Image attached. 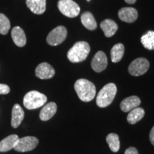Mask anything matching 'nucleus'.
Returning <instances> with one entry per match:
<instances>
[{"instance_id":"9b49d317","label":"nucleus","mask_w":154,"mask_h":154,"mask_svg":"<svg viewBox=\"0 0 154 154\" xmlns=\"http://www.w3.org/2000/svg\"><path fill=\"white\" fill-rule=\"evenodd\" d=\"M119 17L123 22H134L138 18V11L133 7H124L119 10Z\"/></svg>"},{"instance_id":"39448f33","label":"nucleus","mask_w":154,"mask_h":154,"mask_svg":"<svg viewBox=\"0 0 154 154\" xmlns=\"http://www.w3.org/2000/svg\"><path fill=\"white\" fill-rule=\"evenodd\" d=\"M58 8L62 14L69 18H74L79 14L80 7L73 0H59Z\"/></svg>"},{"instance_id":"6ab92c4d","label":"nucleus","mask_w":154,"mask_h":154,"mask_svg":"<svg viewBox=\"0 0 154 154\" xmlns=\"http://www.w3.org/2000/svg\"><path fill=\"white\" fill-rule=\"evenodd\" d=\"M145 115V111L143 108L136 107L129 111L127 116V121L131 124H135L141 120Z\"/></svg>"},{"instance_id":"ddd939ff","label":"nucleus","mask_w":154,"mask_h":154,"mask_svg":"<svg viewBox=\"0 0 154 154\" xmlns=\"http://www.w3.org/2000/svg\"><path fill=\"white\" fill-rule=\"evenodd\" d=\"M140 104V99L136 96L127 97L121 101L120 107L124 112H128L135 108L138 107Z\"/></svg>"},{"instance_id":"9d476101","label":"nucleus","mask_w":154,"mask_h":154,"mask_svg":"<svg viewBox=\"0 0 154 154\" xmlns=\"http://www.w3.org/2000/svg\"><path fill=\"white\" fill-rule=\"evenodd\" d=\"M54 74V69L47 62H43L38 64L35 70L36 76L41 79H49L52 78Z\"/></svg>"},{"instance_id":"20e7f679","label":"nucleus","mask_w":154,"mask_h":154,"mask_svg":"<svg viewBox=\"0 0 154 154\" xmlns=\"http://www.w3.org/2000/svg\"><path fill=\"white\" fill-rule=\"evenodd\" d=\"M47 97L37 91H31L24 96L23 103L25 108L29 110L42 107L47 103Z\"/></svg>"},{"instance_id":"4468645a","label":"nucleus","mask_w":154,"mask_h":154,"mask_svg":"<svg viewBox=\"0 0 154 154\" xmlns=\"http://www.w3.org/2000/svg\"><path fill=\"white\" fill-rule=\"evenodd\" d=\"M57 111V106L54 102H49L42 109L39 113V118L42 121H46L51 119Z\"/></svg>"},{"instance_id":"2eb2a0df","label":"nucleus","mask_w":154,"mask_h":154,"mask_svg":"<svg viewBox=\"0 0 154 154\" xmlns=\"http://www.w3.org/2000/svg\"><path fill=\"white\" fill-rule=\"evenodd\" d=\"M11 38L17 47H23L26 45V38L24 30L19 26H14L11 30Z\"/></svg>"},{"instance_id":"7ed1b4c3","label":"nucleus","mask_w":154,"mask_h":154,"mask_svg":"<svg viewBox=\"0 0 154 154\" xmlns=\"http://www.w3.org/2000/svg\"><path fill=\"white\" fill-rule=\"evenodd\" d=\"M117 92L115 84L109 83L101 88L96 97V104L99 107H107L112 103Z\"/></svg>"},{"instance_id":"4be33fe9","label":"nucleus","mask_w":154,"mask_h":154,"mask_svg":"<svg viewBox=\"0 0 154 154\" xmlns=\"http://www.w3.org/2000/svg\"><path fill=\"white\" fill-rule=\"evenodd\" d=\"M106 142L109 144V148L113 152L119 151L120 149V140L119 137L116 134H109L106 136Z\"/></svg>"},{"instance_id":"f03ea898","label":"nucleus","mask_w":154,"mask_h":154,"mask_svg":"<svg viewBox=\"0 0 154 154\" xmlns=\"http://www.w3.org/2000/svg\"><path fill=\"white\" fill-rule=\"evenodd\" d=\"M90 52V46L86 42H78L69 50L67 57L71 62L78 63L84 61Z\"/></svg>"},{"instance_id":"423d86ee","label":"nucleus","mask_w":154,"mask_h":154,"mask_svg":"<svg viewBox=\"0 0 154 154\" xmlns=\"http://www.w3.org/2000/svg\"><path fill=\"white\" fill-rule=\"evenodd\" d=\"M149 61L145 58H138L133 61L128 66V72L134 76H141L149 70Z\"/></svg>"},{"instance_id":"f3484780","label":"nucleus","mask_w":154,"mask_h":154,"mask_svg":"<svg viewBox=\"0 0 154 154\" xmlns=\"http://www.w3.org/2000/svg\"><path fill=\"white\" fill-rule=\"evenodd\" d=\"M26 3L34 14H42L46 11V0H26Z\"/></svg>"},{"instance_id":"a211bd4d","label":"nucleus","mask_w":154,"mask_h":154,"mask_svg":"<svg viewBox=\"0 0 154 154\" xmlns=\"http://www.w3.org/2000/svg\"><path fill=\"white\" fill-rule=\"evenodd\" d=\"M100 26L106 37L113 36L118 30V25L112 19H105L101 23Z\"/></svg>"},{"instance_id":"dca6fc26","label":"nucleus","mask_w":154,"mask_h":154,"mask_svg":"<svg viewBox=\"0 0 154 154\" xmlns=\"http://www.w3.org/2000/svg\"><path fill=\"white\" fill-rule=\"evenodd\" d=\"M19 136L11 134L0 141V152H7L14 149L19 140Z\"/></svg>"},{"instance_id":"cd10ccee","label":"nucleus","mask_w":154,"mask_h":154,"mask_svg":"<svg viewBox=\"0 0 154 154\" xmlns=\"http://www.w3.org/2000/svg\"><path fill=\"white\" fill-rule=\"evenodd\" d=\"M126 3L130 4V5H132V4H134L136 2V0H125Z\"/></svg>"},{"instance_id":"f8f14e48","label":"nucleus","mask_w":154,"mask_h":154,"mask_svg":"<svg viewBox=\"0 0 154 154\" xmlns=\"http://www.w3.org/2000/svg\"><path fill=\"white\" fill-rule=\"evenodd\" d=\"M24 118V111L21 106L16 103L14 105L11 111V125L13 128H16L19 127Z\"/></svg>"},{"instance_id":"393cba45","label":"nucleus","mask_w":154,"mask_h":154,"mask_svg":"<svg viewBox=\"0 0 154 154\" xmlns=\"http://www.w3.org/2000/svg\"><path fill=\"white\" fill-rule=\"evenodd\" d=\"M10 92V88L8 85L0 84V95L1 94H7Z\"/></svg>"},{"instance_id":"6e6552de","label":"nucleus","mask_w":154,"mask_h":154,"mask_svg":"<svg viewBox=\"0 0 154 154\" xmlns=\"http://www.w3.org/2000/svg\"><path fill=\"white\" fill-rule=\"evenodd\" d=\"M38 143L37 138L34 136H25L19 138L14 147V150L18 152H27L35 149Z\"/></svg>"},{"instance_id":"0eeeda50","label":"nucleus","mask_w":154,"mask_h":154,"mask_svg":"<svg viewBox=\"0 0 154 154\" xmlns=\"http://www.w3.org/2000/svg\"><path fill=\"white\" fill-rule=\"evenodd\" d=\"M66 36V28L63 26H59L49 32L47 37V42L49 45L57 46L62 43Z\"/></svg>"},{"instance_id":"aec40b11","label":"nucleus","mask_w":154,"mask_h":154,"mask_svg":"<svg viewBox=\"0 0 154 154\" xmlns=\"http://www.w3.org/2000/svg\"><path fill=\"white\" fill-rule=\"evenodd\" d=\"M81 21L82 24L88 30H94L97 27V23L93 14L91 12H84L81 17Z\"/></svg>"},{"instance_id":"bb28decb","label":"nucleus","mask_w":154,"mask_h":154,"mask_svg":"<svg viewBox=\"0 0 154 154\" xmlns=\"http://www.w3.org/2000/svg\"><path fill=\"white\" fill-rule=\"evenodd\" d=\"M149 138H150V141H151V143L154 146V126L152 128V129L151 130V132H150Z\"/></svg>"},{"instance_id":"a878e982","label":"nucleus","mask_w":154,"mask_h":154,"mask_svg":"<svg viewBox=\"0 0 154 154\" xmlns=\"http://www.w3.org/2000/svg\"><path fill=\"white\" fill-rule=\"evenodd\" d=\"M125 154H138L137 149L134 147H129L125 151Z\"/></svg>"},{"instance_id":"1a4fd4ad","label":"nucleus","mask_w":154,"mask_h":154,"mask_svg":"<svg viewBox=\"0 0 154 154\" xmlns=\"http://www.w3.org/2000/svg\"><path fill=\"white\" fill-rule=\"evenodd\" d=\"M108 64V59L104 52L99 51L96 54L91 61V67L96 72H101L105 70Z\"/></svg>"},{"instance_id":"c85d7f7f","label":"nucleus","mask_w":154,"mask_h":154,"mask_svg":"<svg viewBox=\"0 0 154 154\" xmlns=\"http://www.w3.org/2000/svg\"><path fill=\"white\" fill-rule=\"evenodd\" d=\"M87 1H88V2H89V1H90V0H87Z\"/></svg>"},{"instance_id":"f257e3e1","label":"nucleus","mask_w":154,"mask_h":154,"mask_svg":"<svg viewBox=\"0 0 154 154\" xmlns=\"http://www.w3.org/2000/svg\"><path fill=\"white\" fill-rule=\"evenodd\" d=\"M74 89L82 101H91L96 96V86L93 83L85 79L77 80L74 84Z\"/></svg>"},{"instance_id":"412c9836","label":"nucleus","mask_w":154,"mask_h":154,"mask_svg":"<svg viewBox=\"0 0 154 154\" xmlns=\"http://www.w3.org/2000/svg\"><path fill=\"white\" fill-rule=\"evenodd\" d=\"M124 46L122 44H116L112 47L111 50V61L113 63L120 61L124 54Z\"/></svg>"},{"instance_id":"b1692460","label":"nucleus","mask_w":154,"mask_h":154,"mask_svg":"<svg viewBox=\"0 0 154 154\" xmlns=\"http://www.w3.org/2000/svg\"><path fill=\"white\" fill-rule=\"evenodd\" d=\"M11 28V24L9 19L4 14L0 13V34L6 35Z\"/></svg>"},{"instance_id":"5701e85b","label":"nucleus","mask_w":154,"mask_h":154,"mask_svg":"<svg viewBox=\"0 0 154 154\" xmlns=\"http://www.w3.org/2000/svg\"><path fill=\"white\" fill-rule=\"evenodd\" d=\"M140 42L146 49L149 50L154 49V32L149 31L142 36Z\"/></svg>"}]
</instances>
